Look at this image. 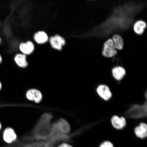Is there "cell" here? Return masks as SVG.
<instances>
[{
  "label": "cell",
  "instance_id": "8",
  "mask_svg": "<svg viewBox=\"0 0 147 147\" xmlns=\"http://www.w3.org/2000/svg\"><path fill=\"white\" fill-rule=\"evenodd\" d=\"M112 125L114 127L117 129H122L125 126L126 121L124 117H119L117 116H114L111 119Z\"/></svg>",
  "mask_w": 147,
  "mask_h": 147
},
{
  "label": "cell",
  "instance_id": "10",
  "mask_svg": "<svg viewBox=\"0 0 147 147\" xmlns=\"http://www.w3.org/2000/svg\"><path fill=\"white\" fill-rule=\"evenodd\" d=\"M14 60L17 65L22 68H25L28 65L26 55L23 54H18L14 57Z\"/></svg>",
  "mask_w": 147,
  "mask_h": 147
},
{
  "label": "cell",
  "instance_id": "13",
  "mask_svg": "<svg viewBox=\"0 0 147 147\" xmlns=\"http://www.w3.org/2000/svg\"><path fill=\"white\" fill-rule=\"evenodd\" d=\"M114 45L116 49L121 50L123 46V41L122 38L119 35H115L113 37Z\"/></svg>",
  "mask_w": 147,
  "mask_h": 147
},
{
  "label": "cell",
  "instance_id": "18",
  "mask_svg": "<svg viewBox=\"0 0 147 147\" xmlns=\"http://www.w3.org/2000/svg\"><path fill=\"white\" fill-rule=\"evenodd\" d=\"M1 88H2L1 84V82H0V90H1Z\"/></svg>",
  "mask_w": 147,
  "mask_h": 147
},
{
  "label": "cell",
  "instance_id": "20",
  "mask_svg": "<svg viewBox=\"0 0 147 147\" xmlns=\"http://www.w3.org/2000/svg\"><path fill=\"white\" fill-rule=\"evenodd\" d=\"M1 38H0V42H1Z\"/></svg>",
  "mask_w": 147,
  "mask_h": 147
},
{
  "label": "cell",
  "instance_id": "19",
  "mask_svg": "<svg viewBox=\"0 0 147 147\" xmlns=\"http://www.w3.org/2000/svg\"><path fill=\"white\" fill-rule=\"evenodd\" d=\"M1 123H0V131H1Z\"/></svg>",
  "mask_w": 147,
  "mask_h": 147
},
{
  "label": "cell",
  "instance_id": "9",
  "mask_svg": "<svg viewBox=\"0 0 147 147\" xmlns=\"http://www.w3.org/2000/svg\"><path fill=\"white\" fill-rule=\"evenodd\" d=\"M136 136L141 139H144L147 136V126L144 123H141L135 129Z\"/></svg>",
  "mask_w": 147,
  "mask_h": 147
},
{
  "label": "cell",
  "instance_id": "4",
  "mask_svg": "<svg viewBox=\"0 0 147 147\" xmlns=\"http://www.w3.org/2000/svg\"><path fill=\"white\" fill-rule=\"evenodd\" d=\"M49 42L53 48L58 51L62 50V47L65 45V39L58 34L51 36L49 38Z\"/></svg>",
  "mask_w": 147,
  "mask_h": 147
},
{
  "label": "cell",
  "instance_id": "11",
  "mask_svg": "<svg viewBox=\"0 0 147 147\" xmlns=\"http://www.w3.org/2000/svg\"><path fill=\"white\" fill-rule=\"evenodd\" d=\"M34 41L38 44H43L49 41V37L47 33L43 31H38L34 34Z\"/></svg>",
  "mask_w": 147,
  "mask_h": 147
},
{
  "label": "cell",
  "instance_id": "15",
  "mask_svg": "<svg viewBox=\"0 0 147 147\" xmlns=\"http://www.w3.org/2000/svg\"><path fill=\"white\" fill-rule=\"evenodd\" d=\"M99 147H114V146L110 141H105L101 143Z\"/></svg>",
  "mask_w": 147,
  "mask_h": 147
},
{
  "label": "cell",
  "instance_id": "2",
  "mask_svg": "<svg viewBox=\"0 0 147 147\" xmlns=\"http://www.w3.org/2000/svg\"><path fill=\"white\" fill-rule=\"evenodd\" d=\"M26 97L28 100L38 104L43 99L41 92L37 89L32 88L29 89L26 93Z\"/></svg>",
  "mask_w": 147,
  "mask_h": 147
},
{
  "label": "cell",
  "instance_id": "6",
  "mask_svg": "<svg viewBox=\"0 0 147 147\" xmlns=\"http://www.w3.org/2000/svg\"><path fill=\"white\" fill-rule=\"evenodd\" d=\"M19 49L23 54L26 55H30L34 52L35 47L32 41H29L20 44Z\"/></svg>",
  "mask_w": 147,
  "mask_h": 147
},
{
  "label": "cell",
  "instance_id": "12",
  "mask_svg": "<svg viewBox=\"0 0 147 147\" xmlns=\"http://www.w3.org/2000/svg\"><path fill=\"white\" fill-rule=\"evenodd\" d=\"M112 73L114 78L116 80H122L125 75L126 71L123 68L121 67H116L113 69Z\"/></svg>",
  "mask_w": 147,
  "mask_h": 147
},
{
  "label": "cell",
  "instance_id": "21",
  "mask_svg": "<svg viewBox=\"0 0 147 147\" xmlns=\"http://www.w3.org/2000/svg\"><path fill=\"white\" fill-rule=\"evenodd\" d=\"M0 26H1V23H0Z\"/></svg>",
  "mask_w": 147,
  "mask_h": 147
},
{
  "label": "cell",
  "instance_id": "16",
  "mask_svg": "<svg viewBox=\"0 0 147 147\" xmlns=\"http://www.w3.org/2000/svg\"><path fill=\"white\" fill-rule=\"evenodd\" d=\"M57 147H73V146L68 143L64 142L59 145Z\"/></svg>",
  "mask_w": 147,
  "mask_h": 147
},
{
  "label": "cell",
  "instance_id": "7",
  "mask_svg": "<svg viewBox=\"0 0 147 147\" xmlns=\"http://www.w3.org/2000/svg\"><path fill=\"white\" fill-rule=\"evenodd\" d=\"M97 91L99 96L105 100H108L111 98V92L106 85L102 84L99 86L97 88Z\"/></svg>",
  "mask_w": 147,
  "mask_h": 147
},
{
  "label": "cell",
  "instance_id": "5",
  "mask_svg": "<svg viewBox=\"0 0 147 147\" xmlns=\"http://www.w3.org/2000/svg\"><path fill=\"white\" fill-rule=\"evenodd\" d=\"M3 138L5 142L11 144L17 139V136L13 129L8 127L5 129L3 132Z\"/></svg>",
  "mask_w": 147,
  "mask_h": 147
},
{
  "label": "cell",
  "instance_id": "14",
  "mask_svg": "<svg viewBox=\"0 0 147 147\" xmlns=\"http://www.w3.org/2000/svg\"><path fill=\"white\" fill-rule=\"evenodd\" d=\"M146 27V23L142 21H139L134 25V30L137 34H141L144 32V29Z\"/></svg>",
  "mask_w": 147,
  "mask_h": 147
},
{
  "label": "cell",
  "instance_id": "1",
  "mask_svg": "<svg viewBox=\"0 0 147 147\" xmlns=\"http://www.w3.org/2000/svg\"><path fill=\"white\" fill-rule=\"evenodd\" d=\"M147 100L144 104L135 105L132 106L125 113V116L127 118L139 119L146 117L147 114Z\"/></svg>",
  "mask_w": 147,
  "mask_h": 147
},
{
  "label": "cell",
  "instance_id": "17",
  "mask_svg": "<svg viewBox=\"0 0 147 147\" xmlns=\"http://www.w3.org/2000/svg\"><path fill=\"white\" fill-rule=\"evenodd\" d=\"M3 59L2 58V57L1 54H0V64L2 62Z\"/></svg>",
  "mask_w": 147,
  "mask_h": 147
},
{
  "label": "cell",
  "instance_id": "3",
  "mask_svg": "<svg viewBox=\"0 0 147 147\" xmlns=\"http://www.w3.org/2000/svg\"><path fill=\"white\" fill-rule=\"evenodd\" d=\"M117 51L114 47L113 40L109 39L104 44L102 54L107 57H112L116 55Z\"/></svg>",
  "mask_w": 147,
  "mask_h": 147
}]
</instances>
